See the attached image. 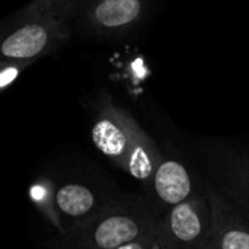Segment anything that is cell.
I'll use <instances>...</instances> for the list:
<instances>
[{"instance_id": "7", "label": "cell", "mask_w": 249, "mask_h": 249, "mask_svg": "<svg viewBox=\"0 0 249 249\" xmlns=\"http://www.w3.org/2000/svg\"><path fill=\"white\" fill-rule=\"evenodd\" d=\"M140 233L142 228L137 220L125 214H114L96 226L92 241L99 249H118L134 242Z\"/></svg>"}, {"instance_id": "1", "label": "cell", "mask_w": 249, "mask_h": 249, "mask_svg": "<svg viewBox=\"0 0 249 249\" xmlns=\"http://www.w3.org/2000/svg\"><path fill=\"white\" fill-rule=\"evenodd\" d=\"M70 36L71 22L22 9L3 32L0 55L4 61L29 66L58 51Z\"/></svg>"}, {"instance_id": "10", "label": "cell", "mask_w": 249, "mask_h": 249, "mask_svg": "<svg viewBox=\"0 0 249 249\" xmlns=\"http://www.w3.org/2000/svg\"><path fill=\"white\" fill-rule=\"evenodd\" d=\"M85 0H31L23 9L29 12L47 13L73 22Z\"/></svg>"}, {"instance_id": "9", "label": "cell", "mask_w": 249, "mask_h": 249, "mask_svg": "<svg viewBox=\"0 0 249 249\" xmlns=\"http://www.w3.org/2000/svg\"><path fill=\"white\" fill-rule=\"evenodd\" d=\"M55 204L64 214L80 217L92 210L95 206V196L85 185L67 184L55 193Z\"/></svg>"}, {"instance_id": "13", "label": "cell", "mask_w": 249, "mask_h": 249, "mask_svg": "<svg viewBox=\"0 0 249 249\" xmlns=\"http://www.w3.org/2000/svg\"><path fill=\"white\" fill-rule=\"evenodd\" d=\"M147 249H160L159 248V247H158V245H153V247H152V245H150V247H149V248Z\"/></svg>"}, {"instance_id": "2", "label": "cell", "mask_w": 249, "mask_h": 249, "mask_svg": "<svg viewBox=\"0 0 249 249\" xmlns=\"http://www.w3.org/2000/svg\"><path fill=\"white\" fill-rule=\"evenodd\" d=\"M149 7L150 0H85L73 22L85 35L118 39L143 23Z\"/></svg>"}, {"instance_id": "11", "label": "cell", "mask_w": 249, "mask_h": 249, "mask_svg": "<svg viewBox=\"0 0 249 249\" xmlns=\"http://www.w3.org/2000/svg\"><path fill=\"white\" fill-rule=\"evenodd\" d=\"M25 64L15 63V61H4L1 60V71H0V86L3 90H6L20 74L22 69H25Z\"/></svg>"}, {"instance_id": "5", "label": "cell", "mask_w": 249, "mask_h": 249, "mask_svg": "<svg viewBox=\"0 0 249 249\" xmlns=\"http://www.w3.org/2000/svg\"><path fill=\"white\" fill-rule=\"evenodd\" d=\"M212 228L210 219L206 220L204 210L196 201H184L174 206L169 214V231L181 244H194L203 238L204 231Z\"/></svg>"}, {"instance_id": "3", "label": "cell", "mask_w": 249, "mask_h": 249, "mask_svg": "<svg viewBox=\"0 0 249 249\" xmlns=\"http://www.w3.org/2000/svg\"><path fill=\"white\" fill-rule=\"evenodd\" d=\"M133 123L134 117L124 108L117 107L109 95L99 98L90 137L96 149L123 169L127 168L131 149Z\"/></svg>"}, {"instance_id": "12", "label": "cell", "mask_w": 249, "mask_h": 249, "mask_svg": "<svg viewBox=\"0 0 249 249\" xmlns=\"http://www.w3.org/2000/svg\"><path fill=\"white\" fill-rule=\"evenodd\" d=\"M118 249H147L146 248V245L143 244V242H131V244H127V245H124V247H121V248H118Z\"/></svg>"}, {"instance_id": "6", "label": "cell", "mask_w": 249, "mask_h": 249, "mask_svg": "<svg viewBox=\"0 0 249 249\" xmlns=\"http://www.w3.org/2000/svg\"><path fill=\"white\" fill-rule=\"evenodd\" d=\"M162 162V156L155 146L153 140L144 133V130L134 120L133 123V142L127 160L125 171L136 179L144 181L155 175L158 166Z\"/></svg>"}, {"instance_id": "8", "label": "cell", "mask_w": 249, "mask_h": 249, "mask_svg": "<svg viewBox=\"0 0 249 249\" xmlns=\"http://www.w3.org/2000/svg\"><path fill=\"white\" fill-rule=\"evenodd\" d=\"M213 248L214 249H249V229L241 222H222L214 212L212 216Z\"/></svg>"}, {"instance_id": "4", "label": "cell", "mask_w": 249, "mask_h": 249, "mask_svg": "<svg viewBox=\"0 0 249 249\" xmlns=\"http://www.w3.org/2000/svg\"><path fill=\"white\" fill-rule=\"evenodd\" d=\"M158 197L166 204H181L191 194V178L188 169L175 159L162 160L153 175Z\"/></svg>"}]
</instances>
